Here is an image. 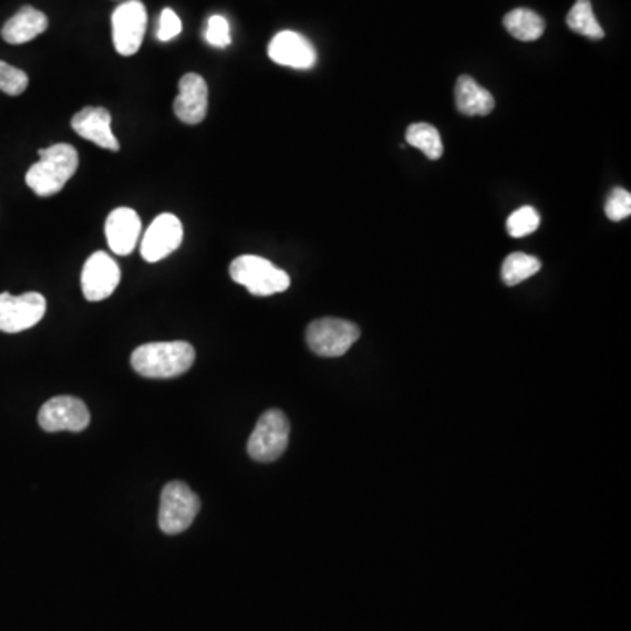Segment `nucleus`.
Returning <instances> with one entry per match:
<instances>
[{
	"instance_id": "obj_18",
	"label": "nucleus",
	"mask_w": 631,
	"mask_h": 631,
	"mask_svg": "<svg viewBox=\"0 0 631 631\" xmlns=\"http://www.w3.org/2000/svg\"><path fill=\"white\" fill-rule=\"evenodd\" d=\"M504 25L513 38L525 42L537 41L546 30V21L526 8L513 9L510 13L505 14Z\"/></svg>"
},
{
	"instance_id": "obj_9",
	"label": "nucleus",
	"mask_w": 631,
	"mask_h": 631,
	"mask_svg": "<svg viewBox=\"0 0 631 631\" xmlns=\"http://www.w3.org/2000/svg\"><path fill=\"white\" fill-rule=\"evenodd\" d=\"M39 426L44 432H83L90 425V411L76 396H55L39 411Z\"/></svg>"
},
{
	"instance_id": "obj_8",
	"label": "nucleus",
	"mask_w": 631,
	"mask_h": 631,
	"mask_svg": "<svg viewBox=\"0 0 631 631\" xmlns=\"http://www.w3.org/2000/svg\"><path fill=\"white\" fill-rule=\"evenodd\" d=\"M113 42L120 55L132 56L141 50L146 34L147 13L141 0H126L114 9Z\"/></svg>"
},
{
	"instance_id": "obj_6",
	"label": "nucleus",
	"mask_w": 631,
	"mask_h": 631,
	"mask_svg": "<svg viewBox=\"0 0 631 631\" xmlns=\"http://www.w3.org/2000/svg\"><path fill=\"white\" fill-rule=\"evenodd\" d=\"M306 339L312 353L337 358L348 353L351 345L360 339V329L351 321L321 318L309 324Z\"/></svg>"
},
{
	"instance_id": "obj_2",
	"label": "nucleus",
	"mask_w": 631,
	"mask_h": 631,
	"mask_svg": "<svg viewBox=\"0 0 631 631\" xmlns=\"http://www.w3.org/2000/svg\"><path fill=\"white\" fill-rule=\"evenodd\" d=\"M194 362V345L185 341L139 345L131 358L134 371L147 379L177 377L188 372Z\"/></svg>"
},
{
	"instance_id": "obj_16",
	"label": "nucleus",
	"mask_w": 631,
	"mask_h": 631,
	"mask_svg": "<svg viewBox=\"0 0 631 631\" xmlns=\"http://www.w3.org/2000/svg\"><path fill=\"white\" fill-rule=\"evenodd\" d=\"M48 30V17L32 6L21 8L2 27V39L9 44H25Z\"/></svg>"
},
{
	"instance_id": "obj_15",
	"label": "nucleus",
	"mask_w": 631,
	"mask_h": 631,
	"mask_svg": "<svg viewBox=\"0 0 631 631\" xmlns=\"http://www.w3.org/2000/svg\"><path fill=\"white\" fill-rule=\"evenodd\" d=\"M111 113L104 107H84L80 113L74 114L71 125L80 137L97 144V146L118 152L120 143L116 135L111 131Z\"/></svg>"
},
{
	"instance_id": "obj_21",
	"label": "nucleus",
	"mask_w": 631,
	"mask_h": 631,
	"mask_svg": "<svg viewBox=\"0 0 631 631\" xmlns=\"http://www.w3.org/2000/svg\"><path fill=\"white\" fill-rule=\"evenodd\" d=\"M567 25L576 34L586 35L589 39H602L603 29L593 14V6L589 0H577L570 13L567 14Z\"/></svg>"
},
{
	"instance_id": "obj_26",
	"label": "nucleus",
	"mask_w": 631,
	"mask_h": 631,
	"mask_svg": "<svg viewBox=\"0 0 631 631\" xmlns=\"http://www.w3.org/2000/svg\"><path fill=\"white\" fill-rule=\"evenodd\" d=\"M183 23L173 9H164L161 14V27L156 30V38L162 42L173 41L182 34Z\"/></svg>"
},
{
	"instance_id": "obj_19",
	"label": "nucleus",
	"mask_w": 631,
	"mask_h": 631,
	"mask_svg": "<svg viewBox=\"0 0 631 631\" xmlns=\"http://www.w3.org/2000/svg\"><path fill=\"white\" fill-rule=\"evenodd\" d=\"M542 269L539 258L526 255V252H513L505 258L501 266V279L507 287H516L519 282L530 279L531 276Z\"/></svg>"
},
{
	"instance_id": "obj_7",
	"label": "nucleus",
	"mask_w": 631,
	"mask_h": 631,
	"mask_svg": "<svg viewBox=\"0 0 631 631\" xmlns=\"http://www.w3.org/2000/svg\"><path fill=\"white\" fill-rule=\"evenodd\" d=\"M46 299L38 291L14 297L0 293V332L20 333L32 329L46 314Z\"/></svg>"
},
{
	"instance_id": "obj_22",
	"label": "nucleus",
	"mask_w": 631,
	"mask_h": 631,
	"mask_svg": "<svg viewBox=\"0 0 631 631\" xmlns=\"http://www.w3.org/2000/svg\"><path fill=\"white\" fill-rule=\"evenodd\" d=\"M540 225V216L534 207L525 206L519 207L516 213L509 216L507 219V231H509L510 237H526L534 234Z\"/></svg>"
},
{
	"instance_id": "obj_20",
	"label": "nucleus",
	"mask_w": 631,
	"mask_h": 631,
	"mask_svg": "<svg viewBox=\"0 0 631 631\" xmlns=\"http://www.w3.org/2000/svg\"><path fill=\"white\" fill-rule=\"evenodd\" d=\"M405 139L411 146L417 147L428 156L430 161H438L444 153L441 134L430 123H413L405 132Z\"/></svg>"
},
{
	"instance_id": "obj_13",
	"label": "nucleus",
	"mask_w": 631,
	"mask_h": 631,
	"mask_svg": "<svg viewBox=\"0 0 631 631\" xmlns=\"http://www.w3.org/2000/svg\"><path fill=\"white\" fill-rule=\"evenodd\" d=\"M209 90L200 74L189 72L179 80V95L174 101V113L186 125H198L207 116Z\"/></svg>"
},
{
	"instance_id": "obj_11",
	"label": "nucleus",
	"mask_w": 631,
	"mask_h": 631,
	"mask_svg": "<svg viewBox=\"0 0 631 631\" xmlns=\"http://www.w3.org/2000/svg\"><path fill=\"white\" fill-rule=\"evenodd\" d=\"M183 236H185V230H183L182 219L170 213L156 216L144 234L141 255L149 263L164 260L182 246Z\"/></svg>"
},
{
	"instance_id": "obj_4",
	"label": "nucleus",
	"mask_w": 631,
	"mask_h": 631,
	"mask_svg": "<svg viewBox=\"0 0 631 631\" xmlns=\"http://www.w3.org/2000/svg\"><path fill=\"white\" fill-rule=\"evenodd\" d=\"M198 513H200V498L192 492L188 484L173 480L165 486L158 514V525L164 534L177 535L188 530Z\"/></svg>"
},
{
	"instance_id": "obj_12",
	"label": "nucleus",
	"mask_w": 631,
	"mask_h": 631,
	"mask_svg": "<svg viewBox=\"0 0 631 631\" xmlns=\"http://www.w3.org/2000/svg\"><path fill=\"white\" fill-rule=\"evenodd\" d=\"M269 56L272 62L285 65V68L306 69L314 68L318 62L314 46L302 34H297L293 30H285L273 35L269 44Z\"/></svg>"
},
{
	"instance_id": "obj_3",
	"label": "nucleus",
	"mask_w": 631,
	"mask_h": 631,
	"mask_svg": "<svg viewBox=\"0 0 631 631\" xmlns=\"http://www.w3.org/2000/svg\"><path fill=\"white\" fill-rule=\"evenodd\" d=\"M230 276L237 285L248 288L255 297H270L290 288L291 281L285 270L257 255H242L230 263Z\"/></svg>"
},
{
	"instance_id": "obj_23",
	"label": "nucleus",
	"mask_w": 631,
	"mask_h": 631,
	"mask_svg": "<svg viewBox=\"0 0 631 631\" xmlns=\"http://www.w3.org/2000/svg\"><path fill=\"white\" fill-rule=\"evenodd\" d=\"M29 86V76L21 69L13 68L0 60V92L11 97H18Z\"/></svg>"
},
{
	"instance_id": "obj_24",
	"label": "nucleus",
	"mask_w": 631,
	"mask_h": 631,
	"mask_svg": "<svg viewBox=\"0 0 631 631\" xmlns=\"http://www.w3.org/2000/svg\"><path fill=\"white\" fill-rule=\"evenodd\" d=\"M607 218L612 221H623L631 215V195L623 188L612 189V194L607 198L606 204Z\"/></svg>"
},
{
	"instance_id": "obj_1",
	"label": "nucleus",
	"mask_w": 631,
	"mask_h": 631,
	"mask_svg": "<svg viewBox=\"0 0 631 631\" xmlns=\"http://www.w3.org/2000/svg\"><path fill=\"white\" fill-rule=\"evenodd\" d=\"M39 162L29 168L27 186L38 197H51L62 192L74 174L77 173L80 156L71 144H53L46 149H39Z\"/></svg>"
},
{
	"instance_id": "obj_14",
	"label": "nucleus",
	"mask_w": 631,
	"mask_h": 631,
	"mask_svg": "<svg viewBox=\"0 0 631 631\" xmlns=\"http://www.w3.org/2000/svg\"><path fill=\"white\" fill-rule=\"evenodd\" d=\"M141 218L131 207L114 209L105 221V237L111 251L126 257L134 251L141 237Z\"/></svg>"
},
{
	"instance_id": "obj_10",
	"label": "nucleus",
	"mask_w": 631,
	"mask_h": 631,
	"mask_svg": "<svg viewBox=\"0 0 631 631\" xmlns=\"http://www.w3.org/2000/svg\"><path fill=\"white\" fill-rule=\"evenodd\" d=\"M122 272L120 266L107 252L95 251L86 260L81 273V288L84 299L89 302H101L110 299L114 290L118 288Z\"/></svg>"
},
{
	"instance_id": "obj_25",
	"label": "nucleus",
	"mask_w": 631,
	"mask_h": 631,
	"mask_svg": "<svg viewBox=\"0 0 631 631\" xmlns=\"http://www.w3.org/2000/svg\"><path fill=\"white\" fill-rule=\"evenodd\" d=\"M206 41L209 42L210 46L221 48V50L230 46V23H228L227 18L221 17V14H215V17L209 18V21H207Z\"/></svg>"
},
{
	"instance_id": "obj_17",
	"label": "nucleus",
	"mask_w": 631,
	"mask_h": 631,
	"mask_svg": "<svg viewBox=\"0 0 631 631\" xmlns=\"http://www.w3.org/2000/svg\"><path fill=\"white\" fill-rule=\"evenodd\" d=\"M456 107L467 116H486L495 107V99L474 77L462 76L456 81Z\"/></svg>"
},
{
	"instance_id": "obj_5",
	"label": "nucleus",
	"mask_w": 631,
	"mask_h": 631,
	"mask_svg": "<svg viewBox=\"0 0 631 631\" xmlns=\"http://www.w3.org/2000/svg\"><path fill=\"white\" fill-rule=\"evenodd\" d=\"M290 441V423L279 408L261 414L248 441V453L255 462L270 463L281 458Z\"/></svg>"
}]
</instances>
